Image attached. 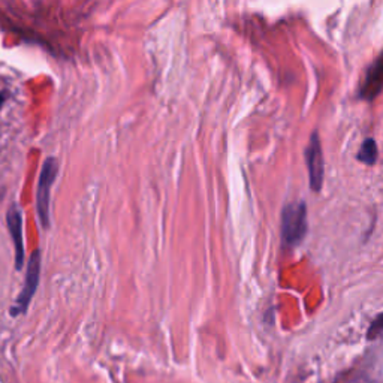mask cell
I'll return each instance as SVG.
<instances>
[{"label": "cell", "mask_w": 383, "mask_h": 383, "mask_svg": "<svg viewBox=\"0 0 383 383\" xmlns=\"http://www.w3.org/2000/svg\"><path fill=\"white\" fill-rule=\"evenodd\" d=\"M59 173V163L54 158L45 159L44 165L41 169V176L38 181V190H36V212L39 223L42 228H48L50 226V198H51V188L58 178Z\"/></svg>", "instance_id": "obj_1"}, {"label": "cell", "mask_w": 383, "mask_h": 383, "mask_svg": "<svg viewBox=\"0 0 383 383\" xmlns=\"http://www.w3.org/2000/svg\"><path fill=\"white\" fill-rule=\"evenodd\" d=\"M383 334V313L379 315L373 323L370 325V328H368V333H367V338L368 340H374L377 337H380Z\"/></svg>", "instance_id": "obj_8"}, {"label": "cell", "mask_w": 383, "mask_h": 383, "mask_svg": "<svg viewBox=\"0 0 383 383\" xmlns=\"http://www.w3.org/2000/svg\"><path fill=\"white\" fill-rule=\"evenodd\" d=\"M383 92V53L367 69L360 89V97L372 102Z\"/></svg>", "instance_id": "obj_6"}, {"label": "cell", "mask_w": 383, "mask_h": 383, "mask_svg": "<svg viewBox=\"0 0 383 383\" xmlns=\"http://www.w3.org/2000/svg\"><path fill=\"white\" fill-rule=\"evenodd\" d=\"M306 162L308 169V181L311 190L319 192L322 189L323 183V154H322V146L318 132L310 136L308 146L306 150Z\"/></svg>", "instance_id": "obj_4"}, {"label": "cell", "mask_w": 383, "mask_h": 383, "mask_svg": "<svg viewBox=\"0 0 383 383\" xmlns=\"http://www.w3.org/2000/svg\"><path fill=\"white\" fill-rule=\"evenodd\" d=\"M39 279H41V250L36 249L31 254L29 264H27V271H26V279H24L21 293L17 298L16 306H14L11 310L12 316L17 318L26 313L39 286Z\"/></svg>", "instance_id": "obj_3"}, {"label": "cell", "mask_w": 383, "mask_h": 383, "mask_svg": "<svg viewBox=\"0 0 383 383\" xmlns=\"http://www.w3.org/2000/svg\"><path fill=\"white\" fill-rule=\"evenodd\" d=\"M6 225L14 243V250H16V269H21L24 265V238H23V216L18 205L14 204L8 210Z\"/></svg>", "instance_id": "obj_5"}, {"label": "cell", "mask_w": 383, "mask_h": 383, "mask_svg": "<svg viewBox=\"0 0 383 383\" xmlns=\"http://www.w3.org/2000/svg\"><path fill=\"white\" fill-rule=\"evenodd\" d=\"M6 93L5 92H0V108H2V105L5 104V101H6Z\"/></svg>", "instance_id": "obj_9"}, {"label": "cell", "mask_w": 383, "mask_h": 383, "mask_svg": "<svg viewBox=\"0 0 383 383\" xmlns=\"http://www.w3.org/2000/svg\"><path fill=\"white\" fill-rule=\"evenodd\" d=\"M377 154L379 153H377L376 141L368 138L361 144V149L358 151V161L365 165H374V162L377 161Z\"/></svg>", "instance_id": "obj_7"}, {"label": "cell", "mask_w": 383, "mask_h": 383, "mask_svg": "<svg viewBox=\"0 0 383 383\" xmlns=\"http://www.w3.org/2000/svg\"><path fill=\"white\" fill-rule=\"evenodd\" d=\"M307 207L304 203H292L283 208L281 237L285 244L295 246L301 243L307 234Z\"/></svg>", "instance_id": "obj_2"}]
</instances>
